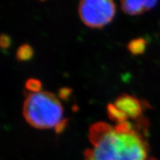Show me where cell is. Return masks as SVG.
<instances>
[{
	"label": "cell",
	"instance_id": "1",
	"mask_svg": "<svg viewBox=\"0 0 160 160\" xmlns=\"http://www.w3.org/2000/svg\"><path fill=\"white\" fill-rule=\"evenodd\" d=\"M92 148L84 160H146L148 147L142 137L128 122L111 126L97 122L89 128Z\"/></svg>",
	"mask_w": 160,
	"mask_h": 160
},
{
	"label": "cell",
	"instance_id": "2",
	"mask_svg": "<svg viewBox=\"0 0 160 160\" xmlns=\"http://www.w3.org/2000/svg\"><path fill=\"white\" fill-rule=\"evenodd\" d=\"M62 113L59 100L51 92L31 93L24 102V117L36 128H55L62 120Z\"/></svg>",
	"mask_w": 160,
	"mask_h": 160
},
{
	"label": "cell",
	"instance_id": "3",
	"mask_svg": "<svg viewBox=\"0 0 160 160\" xmlns=\"http://www.w3.org/2000/svg\"><path fill=\"white\" fill-rule=\"evenodd\" d=\"M116 6L111 0H84L79 3V14L90 28H102L113 19Z\"/></svg>",
	"mask_w": 160,
	"mask_h": 160
},
{
	"label": "cell",
	"instance_id": "4",
	"mask_svg": "<svg viewBox=\"0 0 160 160\" xmlns=\"http://www.w3.org/2000/svg\"><path fill=\"white\" fill-rule=\"evenodd\" d=\"M114 105L131 119H137L142 112L139 101L131 95H120L115 100Z\"/></svg>",
	"mask_w": 160,
	"mask_h": 160
},
{
	"label": "cell",
	"instance_id": "5",
	"mask_svg": "<svg viewBox=\"0 0 160 160\" xmlns=\"http://www.w3.org/2000/svg\"><path fill=\"white\" fill-rule=\"evenodd\" d=\"M157 1H131L123 0L121 7L125 13L130 15H138L144 11H149L157 5Z\"/></svg>",
	"mask_w": 160,
	"mask_h": 160
},
{
	"label": "cell",
	"instance_id": "6",
	"mask_svg": "<svg viewBox=\"0 0 160 160\" xmlns=\"http://www.w3.org/2000/svg\"><path fill=\"white\" fill-rule=\"evenodd\" d=\"M108 116L112 121L116 122L118 124H121L127 122L128 117L124 112L116 107L114 104H109L107 107Z\"/></svg>",
	"mask_w": 160,
	"mask_h": 160
},
{
	"label": "cell",
	"instance_id": "7",
	"mask_svg": "<svg viewBox=\"0 0 160 160\" xmlns=\"http://www.w3.org/2000/svg\"><path fill=\"white\" fill-rule=\"evenodd\" d=\"M146 48V41L142 38L131 40L128 45V49L133 55H139L144 53Z\"/></svg>",
	"mask_w": 160,
	"mask_h": 160
},
{
	"label": "cell",
	"instance_id": "8",
	"mask_svg": "<svg viewBox=\"0 0 160 160\" xmlns=\"http://www.w3.org/2000/svg\"><path fill=\"white\" fill-rule=\"evenodd\" d=\"M33 51L32 48L28 44H24L18 48L17 51V59L19 61H27L33 57Z\"/></svg>",
	"mask_w": 160,
	"mask_h": 160
},
{
	"label": "cell",
	"instance_id": "9",
	"mask_svg": "<svg viewBox=\"0 0 160 160\" xmlns=\"http://www.w3.org/2000/svg\"><path fill=\"white\" fill-rule=\"evenodd\" d=\"M25 88L31 93H38V92L42 91V83L39 80L34 78H31L26 81Z\"/></svg>",
	"mask_w": 160,
	"mask_h": 160
},
{
	"label": "cell",
	"instance_id": "10",
	"mask_svg": "<svg viewBox=\"0 0 160 160\" xmlns=\"http://www.w3.org/2000/svg\"><path fill=\"white\" fill-rule=\"evenodd\" d=\"M71 89L69 88H62L59 90V97L62 99H68L71 94Z\"/></svg>",
	"mask_w": 160,
	"mask_h": 160
},
{
	"label": "cell",
	"instance_id": "11",
	"mask_svg": "<svg viewBox=\"0 0 160 160\" xmlns=\"http://www.w3.org/2000/svg\"><path fill=\"white\" fill-rule=\"evenodd\" d=\"M11 40L8 35L2 34L0 38V45L2 48H8L11 45Z\"/></svg>",
	"mask_w": 160,
	"mask_h": 160
},
{
	"label": "cell",
	"instance_id": "12",
	"mask_svg": "<svg viewBox=\"0 0 160 160\" xmlns=\"http://www.w3.org/2000/svg\"><path fill=\"white\" fill-rule=\"evenodd\" d=\"M66 125H67V119H62L58 125L54 128L55 131L57 133H59L62 132L65 129Z\"/></svg>",
	"mask_w": 160,
	"mask_h": 160
}]
</instances>
